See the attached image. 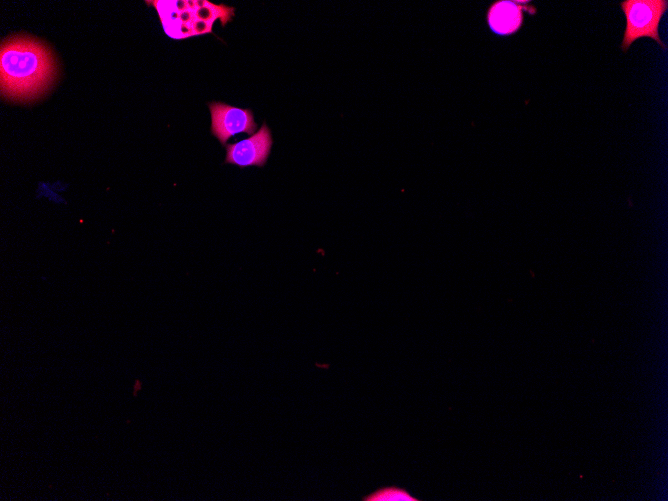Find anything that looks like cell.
<instances>
[{"mask_svg":"<svg viewBox=\"0 0 668 501\" xmlns=\"http://www.w3.org/2000/svg\"><path fill=\"white\" fill-rule=\"evenodd\" d=\"M56 75V60L43 43L29 36H12L2 42L0 81L6 99H36L48 90Z\"/></svg>","mask_w":668,"mask_h":501,"instance_id":"1","label":"cell"},{"mask_svg":"<svg viewBox=\"0 0 668 501\" xmlns=\"http://www.w3.org/2000/svg\"><path fill=\"white\" fill-rule=\"evenodd\" d=\"M155 7L164 32L173 39H185L212 32L219 19L225 25L234 15V8L207 0L147 1Z\"/></svg>","mask_w":668,"mask_h":501,"instance_id":"2","label":"cell"},{"mask_svg":"<svg viewBox=\"0 0 668 501\" xmlns=\"http://www.w3.org/2000/svg\"><path fill=\"white\" fill-rule=\"evenodd\" d=\"M620 7L626 19L622 51H628L636 40L643 37L651 38L666 49L659 36V24L668 9L667 0H624Z\"/></svg>","mask_w":668,"mask_h":501,"instance_id":"3","label":"cell"},{"mask_svg":"<svg viewBox=\"0 0 668 501\" xmlns=\"http://www.w3.org/2000/svg\"><path fill=\"white\" fill-rule=\"evenodd\" d=\"M209 109L212 120L211 132L223 145L235 134L245 132L251 135L257 129L249 109H241L222 102L210 103Z\"/></svg>","mask_w":668,"mask_h":501,"instance_id":"4","label":"cell"},{"mask_svg":"<svg viewBox=\"0 0 668 501\" xmlns=\"http://www.w3.org/2000/svg\"><path fill=\"white\" fill-rule=\"evenodd\" d=\"M272 136L265 123L252 136L226 146L225 163L246 166H264L270 154Z\"/></svg>","mask_w":668,"mask_h":501,"instance_id":"5","label":"cell"},{"mask_svg":"<svg viewBox=\"0 0 668 501\" xmlns=\"http://www.w3.org/2000/svg\"><path fill=\"white\" fill-rule=\"evenodd\" d=\"M530 1L497 0L486 11V21L490 30L498 36L517 33L524 23V12L536 14V7Z\"/></svg>","mask_w":668,"mask_h":501,"instance_id":"6","label":"cell"},{"mask_svg":"<svg viewBox=\"0 0 668 501\" xmlns=\"http://www.w3.org/2000/svg\"><path fill=\"white\" fill-rule=\"evenodd\" d=\"M362 500L364 501H419L406 489L398 486H387L377 489Z\"/></svg>","mask_w":668,"mask_h":501,"instance_id":"7","label":"cell"}]
</instances>
